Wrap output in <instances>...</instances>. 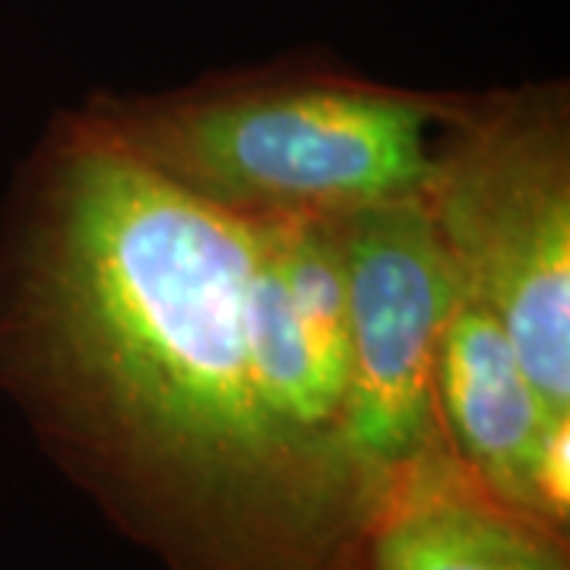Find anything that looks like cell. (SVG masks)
Masks as SVG:
<instances>
[{
  "label": "cell",
  "instance_id": "obj_1",
  "mask_svg": "<svg viewBox=\"0 0 570 570\" xmlns=\"http://www.w3.org/2000/svg\"><path fill=\"white\" fill-rule=\"evenodd\" d=\"M250 264V223L67 115L0 254V384L55 441L228 539L355 546L377 489L279 419Z\"/></svg>",
  "mask_w": 570,
  "mask_h": 570
},
{
  "label": "cell",
  "instance_id": "obj_2",
  "mask_svg": "<svg viewBox=\"0 0 570 570\" xmlns=\"http://www.w3.org/2000/svg\"><path fill=\"white\" fill-rule=\"evenodd\" d=\"M460 105L463 96L298 63L163 96H96L82 115L187 197L242 223H273L425 197Z\"/></svg>",
  "mask_w": 570,
  "mask_h": 570
},
{
  "label": "cell",
  "instance_id": "obj_3",
  "mask_svg": "<svg viewBox=\"0 0 570 570\" xmlns=\"http://www.w3.org/2000/svg\"><path fill=\"white\" fill-rule=\"evenodd\" d=\"M425 204L456 285L504 326L551 415H570V142L564 92L463 96Z\"/></svg>",
  "mask_w": 570,
  "mask_h": 570
},
{
  "label": "cell",
  "instance_id": "obj_4",
  "mask_svg": "<svg viewBox=\"0 0 570 570\" xmlns=\"http://www.w3.org/2000/svg\"><path fill=\"white\" fill-rule=\"evenodd\" d=\"M348 307V444L384 485L438 434L434 355L456 273L425 197L343 216Z\"/></svg>",
  "mask_w": 570,
  "mask_h": 570
},
{
  "label": "cell",
  "instance_id": "obj_5",
  "mask_svg": "<svg viewBox=\"0 0 570 570\" xmlns=\"http://www.w3.org/2000/svg\"><path fill=\"white\" fill-rule=\"evenodd\" d=\"M355 554L362 570H570L564 530L479 485L441 431L384 479Z\"/></svg>",
  "mask_w": 570,
  "mask_h": 570
},
{
  "label": "cell",
  "instance_id": "obj_6",
  "mask_svg": "<svg viewBox=\"0 0 570 570\" xmlns=\"http://www.w3.org/2000/svg\"><path fill=\"white\" fill-rule=\"evenodd\" d=\"M434 419L450 453L479 485L532 513V463L551 415L504 326L456 292L434 355ZM535 517V513H532Z\"/></svg>",
  "mask_w": 570,
  "mask_h": 570
}]
</instances>
